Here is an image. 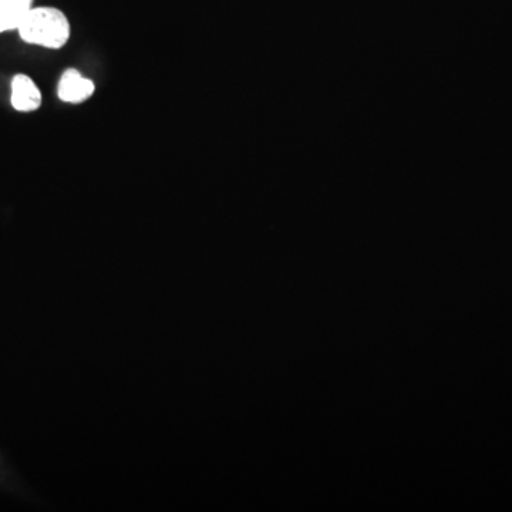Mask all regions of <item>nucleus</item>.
Listing matches in <instances>:
<instances>
[{
    "mask_svg": "<svg viewBox=\"0 0 512 512\" xmlns=\"http://www.w3.org/2000/svg\"><path fill=\"white\" fill-rule=\"evenodd\" d=\"M18 32L29 45L60 49L69 42L70 22L62 10L43 6L30 10Z\"/></svg>",
    "mask_w": 512,
    "mask_h": 512,
    "instance_id": "f257e3e1",
    "label": "nucleus"
},
{
    "mask_svg": "<svg viewBox=\"0 0 512 512\" xmlns=\"http://www.w3.org/2000/svg\"><path fill=\"white\" fill-rule=\"evenodd\" d=\"M94 90H96V86L92 80L86 79L77 70L70 69L63 73L57 94L64 103L80 104L89 100L93 96Z\"/></svg>",
    "mask_w": 512,
    "mask_h": 512,
    "instance_id": "f03ea898",
    "label": "nucleus"
},
{
    "mask_svg": "<svg viewBox=\"0 0 512 512\" xmlns=\"http://www.w3.org/2000/svg\"><path fill=\"white\" fill-rule=\"evenodd\" d=\"M10 100H12L13 109L30 113L39 109L42 104V93L29 76L16 74L12 80V99Z\"/></svg>",
    "mask_w": 512,
    "mask_h": 512,
    "instance_id": "7ed1b4c3",
    "label": "nucleus"
},
{
    "mask_svg": "<svg viewBox=\"0 0 512 512\" xmlns=\"http://www.w3.org/2000/svg\"><path fill=\"white\" fill-rule=\"evenodd\" d=\"M35 0H0V33L18 30Z\"/></svg>",
    "mask_w": 512,
    "mask_h": 512,
    "instance_id": "20e7f679",
    "label": "nucleus"
}]
</instances>
